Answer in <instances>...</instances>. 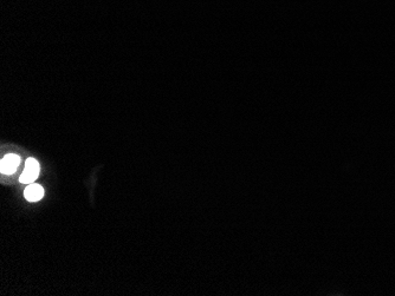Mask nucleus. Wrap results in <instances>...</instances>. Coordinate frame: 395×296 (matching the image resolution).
Here are the masks:
<instances>
[{
    "label": "nucleus",
    "instance_id": "1",
    "mask_svg": "<svg viewBox=\"0 0 395 296\" xmlns=\"http://www.w3.org/2000/svg\"><path fill=\"white\" fill-rule=\"evenodd\" d=\"M39 175V163L35 158H29L26 160L25 170L21 176V182L24 184H31L37 180Z\"/></svg>",
    "mask_w": 395,
    "mask_h": 296
},
{
    "label": "nucleus",
    "instance_id": "2",
    "mask_svg": "<svg viewBox=\"0 0 395 296\" xmlns=\"http://www.w3.org/2000/svg\"><path fill=\"white\" fill-rule=\"evenodd\" d=\"M21 163V158L19 156L15 154H10L8 156H5L2 160V166H0V169H2L3 174H6V175H11V174L15 172L17 170V168Z\"/></svg>",
    "mask_w": 395,
    "mask_h": 296
},
{
    "label": "nucleus",
    "instance_id": "3",
    "mask_svg": "<svg viewBox=\"0 0 395 296\" xmlns=\"http://www.w3.org/2000/svg\"><path fill=\"white\" fill-rule=\"evenodd\" d=\"M25 198L30 200V202H37V200H42L43 196H44V189H43L42 186L39 184H29V186L26 188L25 192Z\"/></svg>",
    "mask_w": 395,
    "mask_h": 296
}]
</instances>
